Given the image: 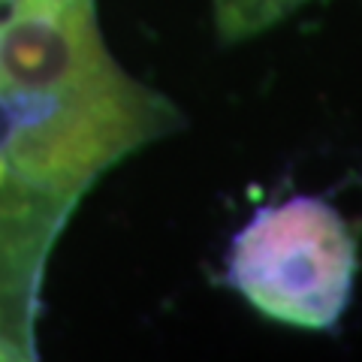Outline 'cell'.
<instances>
[{
	"instance_id": "6da1fadb",
	"label": "cell",
	"mask_w": 362,
	"mask_h": 362,
	"mask_svg": "<svg viewBox=\"0 0 362 362\" xmlns=\"http://www.w3.org/2000/svg\"><path fill=\"white\" fill-rule=\"evenodd\" d=\"M181 127V112L121 64L49 90H0V173L78 202L112 166Z\"/></svg>"
},
{
	"instance_id": "7a4b0ae2",
	"label": "cell",
	"mask_w": 362,
	"mask_h": 362,
	"mask_svg": "<svg viewBox=\"0 0 362 362\" xmlns=\"http://www.w3.org/2000/svg\"><path fill=\"white\" fill-rule=\"evenodd\" d=\"M223 281L269 320L326 332L354 296L356 239L326 199L290 197L233 235Z\"/></svg>"
},
{
	"instance_id": "3957f363",
	"label": "cell",
	"mask_w": 362,
	"mask_h": 362,
	"mask_svg": "<svg viewBox=\"0 0 362 362\" xmlns=\"http://www.w3.org/2000/svg\"><path fill=\"white\" fill-rule=\"evenodd\" d=\"M311 0H214V21L226 42L259 37Z\"/></svg>"
},
{
	"instance_id": "277c9868",
	"label": "cell",
	"mask_w": 362,
	"mask_h": 362,
	"mask_svg": "<svg viewBox=\"0 0 362 362\" xmlns=\"http://www.w3.org/2000/svg\"><path fill=\"white\" fill-rule=\"evenodd\" d=\"M0 359H28L25 350H21L4 329H0Z\"/></svg>"
},
{
	"instance_id": "5b68a950",
	"label": "cell",
	"mask_w": 362,
	"mask_h": 362,
	"mask_svg": "<svg viewBox=\"0 0 362 362\" xmlns=\"http://www.w3.org/2000/svg\"><path fill=\"white\" fill-rule=\"evenodd\" d=\"M0 178H4V173H0Z\"/></svg>"
}]
</instances>
